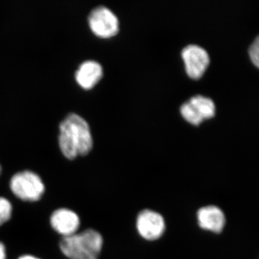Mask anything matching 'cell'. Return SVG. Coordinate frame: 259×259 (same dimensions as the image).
I'll return each mask as SVG.
<instances>
[{"mask_svg":"<svg viewBox=\"0 0 259 259\" xmlns=\"http://www.w3.org/2000/svg\"><path fill=\"white\" fill-rule=\"evenodd\" d=\"M59 146L69 159L85 156L93 147V139L88 122L76 113H70L59 125Z\"/></svg>","mask_w":259,"mask_h":259,"instance_id":"obj_1","label":"cell"},{"mask_svg":"<svg viewBox=\"0 0 259 259\" xmlns=\"http://www.w3.org/2000/svg\"><path fill=\"white\" fill-rule=\"evenodd\" d=\"M103 238L93 229L63 237L59 246L69 259H98L103 247Z\"/></svg>","mask_w":259,"mask_h":259,"instance_id":"obj_2","label":"cell"},{"mask_svg":"<svg viewBox=\"0 0 259 259\" xmlns=\"http://www.w3.org/2000/svg\"><path fill=\"white\" fill-rule=\"evenodd\" d=\"M10 188L17 197L27 202L38 201L45 192V186L40 177L30 171L15 175L10 181Z\"/></svg>","mask_w":259,"mask_h":259,"instance_id":"obj_3","label":"cell"},{"mask_svg":"<svg viewBox=\"0 0 259 259\" xmlns=\"http://www.w3.org/2000/svg\"><path fill=\"white\" fill-rule=\"evenodd\" d=\"M88 22L91 30L99 37L114 36L119 30V20L115 13L102 5L92 10Z\"/></svg>","mask_w":259,"mask_h":259,"instance_id":"obj_4","label":"cell"},{"mask_svg":"<svg viewBox=\"0 0 259 259\" xmlns=\"http://www.w3.org/2000/svg\"><path fill=\"white\" fill-rule=\"evenodd\" d=\"M180 112L187 122L198 125L204 120L215 114V105L210 98L202 95L192 97L181 106Z\"/></svg>","mask_w":259,"mask_h":259,"instance_id":"obj_5","label":"cell"},{"mask_svg":"<svg viewBox=\"0 0 259 259\" xmlns=\"http://www.w3.org/2000/svg\"><path fill=\"white\" fill-rule=\"evenodd\" d=\"M136 227L140 236L147 241H153L163 236L166 230V223L159 213L145 209L138 215Z\"/></svg>","mask_w":259,"mask_h":259,"instance_id":"obj_6","label":"cell"},{"mask_svg":"<svg viewBox=\"0 0 259 259\" xmlns=\"http://www.w3.org/2000/svg\"><path fill=\"white\" fill-rule=\"evenodd\" d=\"M182 56L188 76L194 79L202 77L209 64L207 51L197 45H189L184 48Z\"/></svg>","mask_w":259,"mask_h":259,"instance_id":"obj_7","label":"cell"},{"mask_svg":"<svg viewBox=\"0 0 259 259\" xmlns=\"http://www.w3.org/2000/svg\"><path fill=\"white\" fill-rule=\"evenodd\" d=\"M51 225L54 231L63 237H67L76 233L80 220L76 212L68 209H59L51 215Z\"/></svg>","mask_w":259,"mask_h":259,"instance_id":"obj_8","label":"cell"},{"mask_svg":"<svg viewBox=\"0 0 259 259\" xmlns=\"http://www.w3.org/2000/svg\"><path fill=\"white\" fill-rule=\"evenodd\" d=\"M197 222L202 229L220 233L226 224L224 213L215 206H206L199 209L197 214Z\"/></svg>","mask_w":259,"mask_h":259,"instance_id":"obj_9","label":"cell"},{"mask_svg":"<svg viewBox=\"0 0 259 259\" xmlns=\"http://www.w3.org/2000/svg\"><path fill=\"white\" fill-rule=\"evenodd\" d=\"M103 76V69L97 61L89 60L80 65L76 72V79L83 88L89 90L99 82Z\"/></svg>","mask_w":259,"mask_h":259,"instance_id":"obj_10","label":"cell"},{"mask_svg":"<svg viewBox=\"0 0 259 259\" xmlns=\"http://www.w3.org/2000/svg\"><path fill=\"white\" fill-rule=\"evenodd\" d=\"M13 207L8 199L0 197V226L8 222L11 218Z\"/></svg>","mask_w":259,"mask_h":259,"instance_id":"obj_11","label":"cell"},{"mask_svg":"<svg viewBox=\"0 0 259 259\" xmlns=\"http://www.w3.org/2000/svg\"><path fill=\"white\" fill-rule=\"evenodd\" d=\"M249 55L253 64L259 68V35L255 37L249 49Z\"/></svg>","mask_w":259,"mask_h":259,"instance_id":"obj_12","label":"cell"},{"mask_svg":"<svg viewBox=\"0 0 259 259\" xmlns=\"http://www.w3.org/2000/svg\"><path fill=\"white\" fill-rule=\"evenodd\" d=\"M6 248L5 245L2 242H0V259H6Z\"/></svg>","mask_w":259,"mask_h":259,"instance_id":"obj_13","label":"cell"},{"mask_svg":"<svg viewBox=\"0 0 259 259\" xmlns=\"http://www.w3.org/2000/svg\"><path fill=\"white\" fill-rule=\"evenodd\" d=\"M19 259H39L37 258H35V257L32 256V255H23V256L20 257Z\"/></svg>","mask_w":259,"mask_h":259,"instance_id":"obj_14","label":"cell"},{"mask_svg":"<svg viewBox=\"0 0 259 259\" xmlns=\"http://www.w3.org/2000/svg\"><path fill=\"white\" fill-rule=\"evenodd\" d=\"M1 173H2V167H1V166H0V175H1Z\"/></svg>","mask_w":259,"mask_h":259,"instance_id":"obj_15","label":"cell"}]
</instances>
